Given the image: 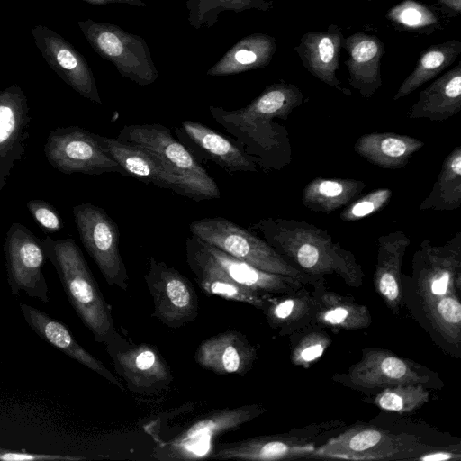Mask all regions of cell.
<instances>
[{"mask_svg":"<svg viewBox=\"0 0 461 461\" xmlns=\"http://www.w3.org/2000/svg\"><path fill=\"white\" fill-rule=\"evenodd\" d=\"M304 98L295 85L279 82L267 86L245 107L230 111L210 105L209 112L257 166L280 170L290 161V145L285 128L276 120H287Z\"/></svg>","mask_w":461,"mask_h":461,"instance_id":"1","label":"cell"},{"mask_svg":"<svg viewBox=\"0 0 461 461\" xmlns=\"http://www.w3.org/2000/svg\"><path fill=\"white\" fill-rule=\"evenodd\" d=\"M249 229L291 265L314 279L334 276L350 287L363 285L364 271L355 255L319 226L295 219L268 217L252 223Z\"/></svg>","mask_w":461,"mask_h":461,"instance_id":"2","label":"cell"},{"mask_svg":"<svg viewBox=\"0 0 461 461\" xmlns=\"http://www.w3.org/2000/svg\"><path fill=\"white\" fill-rule=\"evenodd\" d=\"M46 258L53 265L71 306L95 341L106 344L116 333L107 304L83 253L71 238L42 240Z\"/></svg>","mask_w":461,"mask_h":461,"instance_id":"3","label":"cell"},{"mask_svg":"<svg viewBox=\"0 0 461 461\" xmlns=\"http://www.w3.org/2000/svg\"><path fill=\"white\" fill-rule=\"evenodd\" d=\"M438 447L413 434L360 424L328 438L309 459L417 460Z\"/></svg>","mask_w":461,"mask_h":461,"instance_id":"4","label":"cell"},{"mask_svg":"<svg viewBox=\"0 0 461 461\" xmlns=\"http://www.w3.org/2000/svg\"><path fill=\"white\" fill-rule=\"evenodd\" d=\"M192 235L261 270L295 278L312 285L317 280L291 265L254 232L222 218H203L190 223Z\"/></svg>","mask_w":461,"mask_h":461,"instance_id":"5","label":"cell"},{"mask_svg":"<svg viewBox=\"0 0 461 461\" xmlns=\"http://www.w3.org/2000/svg\"><path fill=\"white\" fill-rule=\"evenodd\" d=\"M346 425L339 420L313 423L288 432L223 443L212 457L221 460L280 461L309 459L316 448Z\"/></svg>","mask_w":461,"mask_h":461,"instance_id":"6","label":"cell"},{"mask_svg":"<svg viewBox=\"0 0 461 461\" xmlns=\"http://www.w3.org/2000/svg\"><path fill=\"white\" fill-rule=\"evenodd\" d=\"M77 25L93 50L114 65L123 77L141 86L157 80L158 69L141 36L116 24L92 19L78 21Z\"/></svg>","mask_w":461,"mask_h":461,"instance_id":"7","label":"cell"},{"mask_svg":"<svg viewBox=\"0 0 461 461\" xmlns=\"http://www.w3.org/2000/svg\"><path fill=\"white\" fill-rule=\"evenodd\" d=\"M117 139L155 153L199 194L202 201L220 197L221 192L214 179L166 126L158 123L125 125L119 131Z\"/></svg>","mask_w":461,"mask_h":461,"instance_id":"8","label":"cell"},{"mask_svg":"<svg viewBox=\"0 0 461 461\" xmlns=\"http://www.w3.org/2000/svg\"><path fill=\"white\" fill-rule=\"evenodd\" d=\"M338 383L359 391L383 390L402 384H422L437 387L441 384L438 374L411 359L375 348L362 350L360 359L347 374L337 375Z\"/></svg>","mask_w":461,"mask_h":461,"instance_id":"9","label":"cell"},{"mask_svg":"<svg viewBox=\"0 0 461 461\" xmlns=\"http://www.w3.org/2000/svg\"><path fill=\"white\" fill-rule=\"evenodd\" d=\"M402 286L416 294L418 303L461 291V232L441 246L421 241L412 258V276L402 274Z\"/></svg>","mask_w":461,"mask_h":461,"instance_id":"10","label":"cell"},{"mask_svg":"<svg viewBox=\"0 0 461 461\" xmlns=\"http://www.w3.org/2000/svg\"><path fill=\"white\" fill-rule=\"evenodd\" d=\"M80 240L109 285L123 291L129 276L120 253V230L114 221L101 207L83 203L72 208Z\"/></svg>","mask_w":461,"mask_h":461,"instance_id":"11","label":"cell"},{"mask_svg":"<svg viewBox=\"0 0 461 461\" xmlns=\"http://www.w3.org/2000/svg\"><path fill=\"white\" fill-rule=\"evenodd\" d=\"M43 151L49 164L63 174L120 173L125 176L121 166L98 142L96 133L79 126L59 127L51 131Z\"/></svg>","mask_w":461,"mask_h":461,"instance_id":"12","label":"cell"},{"mask_svg":"<svg viewBox=\"0 0 461 461\" xmlns=\"http://www.w3.org/2000/svg\"><path fill=\"white\" fill-rule=\"evenodd\" d=\"M144 280L153 300V316L164 325L176 329L197 317L199 302L194 287L177 269L150 256Z\"/></svg>","mask_w":461,"mask_h":461,"instance_id":"13","label":"cell"},{"mask_svg":"<svg viewBox=\"0 0 461 461\" xmlns=\"http://www.w3.org/2000/svg\"><path fill=\"white\" fill-rule=\"evenodd\" d=\"M7 282L11 292L50 303L49 287L43 274L46 255L42 240L28 228L13 222L4 243Z\"/></svg>","mask_w":461,"mask_h":461,"instance_id":"14","label":"cell"},{"mask_svg":"<svg viewBox=\"0 0 461 461\" xmlns=\"http://www.w3.org/2000/svg\"><path fill=\"white\" fill-rule=\"evenodd\" d=\"M104 346L130 391L141 394L161 393L173 381L170 367L156 346L131 343L118 332Z\"/></svg>","mask_w":461,"mask_h":461,"instance_id":"15","label":"cell"},{"mask_svg":"<svg viewBox=\"0 0 461 461\" xmlns=\"http://www.w3.org/2000/svg\"><path fill=\"white\" fill-rule=\"evenodd\" d=\"M96 139L107 154L132 176L147 185L169 189L194 201L199 194L171 170L155 153L140 146L96 133Z\"/></svg>","mask_w":461,"mask_h":461,"instance_id":"16","label":"cell"},{"mask_svg":"<svg viewBox=\"0 0 461 461\" xmlns=\"http://www.w3.org/2000/svg\"><path fill=\"white\" fill-rule=\"evenodd\" d=\"M32 33L53 71L80 95L102 104L93 71L85 57L65 38L44 25L34 26Z\"/></svg>","mask_w":461,"mask_h":461,"instance_id":"17","label":"cell"},{"mask_svg":"<svg viewBox=\"0 0 461 461\" xmlns=\"http://www.w3.org/2000/svg\"><path fill=\"white\" fill-rule=\"evenodd\" d=\"M32 115L23 90L0 86V180L7 181L26 154Z\"/></svg>","mask_w":461,"mask_h":461,"instance_id":"18","label":"cell"},{"mask_svg":"<svg viewBox=\"0 0 461 461\" xmlns=\"http://www.w3.org/2000/svg\"><path fill=\"white\" fill-rule=\"evenodd\" d=\"M185 255L187 265L204 293L263 310L269 294L255 292L235 283L218 264L202 240L194 235L188 237L185 241Z\"/></svg>","mask_w":461,"mask_h":461,"instance_id":"19","label":"cell"},{"mask_svg":"<svg viewBox=\"0 0 461 461\" xmlns=\"http://www.w3.org/2000/svg\"><path fill=\"white\" fill-rule=\"evenodd\" d=\"M175 133L197 158L210 160L229 173L256 172L257 164L235 141L203 123L185 120Z\"/></svg>","mask_w":461,"mask_h":461,"instance_id":"20","label":"cell"},{"mask_svg":"<svg viewBox=\"0 0 461 461\" xmlns=\"http://www.w3.org/2000/svg\"><path fill=\"white\" fill-rule=\"evenodd\" d=\"M344 36L337 24H330L325 31L304 33L294 47L303 66L313 77L350 96L351 92L344 88L337 77L339 68L340 51Z\"/></svg>","mask_w":461,"mask_h":461,"instance_id":"21","label":"cell"},{"mask_svg":"<svg viewBox=\"0 0 461 461\" xmlns=\"http://www.w3.org/2000/svg\"><path fill=\"white\" fill-rule=\"evenodd\" d=\"M258 352L245 335L228 330L203 340L194 354L203 369L220 375H244L252 367Z\"/></svg>","mask_w":461,"mask_h":461,"instance_id":"22","label":"cell"},{"mask_svg":"<svg viewBox=\"0 0 461 461\" xmlns=\"http://www.w3.org/2000/svg\"><path fill=\"white\" fill-rule=\"evenodd\" d=\"M410 238L401 230L380 235L374 272V287L386 307L398 315L403 301L402 266Z\"/></svg>","mask_w":461,"mask_h":461,"instance_id":"23","label":"cell"},{"mask_svg":"<svg viewBox=\"0 0 461 461\" xmlns=\"http://www.w3.org/2000/svg\"><path fill=\"white\" fill-rule=\"evenodd\" d=\"M342 48L348 54L345 65L349 74V85L363 97H372L383 84L384 42L375 35L357 32L343 39Z\"/></svg>","mask_w":461,"mask_h":461,"instance_id":"24","label":"cell"},{"mask_svg":"<svg viewBox=\"0 0 461 461\" xmlns=\"http://www.w3.org/2000/svg\"><path fill=\"white\" fill-rule=\"evenodd\" d=\"M20 309L28 326L44 341L95 372L121 390H124V386L118 378L76 340L65 324L29 304L21 303Z\"/></svg>","mask_w":461,"mask_h":461,"instance_id":"25","label":"cell"},{"mask_svg":"<svg viewBox=\"0 0 461 461\" xmlns=\"http://www.w3.org/2000/svg\"><path fill=\"white\" fill-rule=\"evenodd\" d=\"M314 307L312 324L339 330H356L372 323L369 309L351 296L330 291L325 278L312 285Z\"/></svg>","mask_w":461,"mask_h":461,"instance_id":"26","label":"cell"},{"mask_svg":"<svg viewBox=\"0 0 461 461\" xmlns=\"http://www.w3.org/2000/svg\"><path fill=\"white\" fill-rule=\"evenodd\" d=\"M461 111V63L435 79L420 91L409 109V119L448 120Z\"/></svg>","mask_w":461,"mask_h":461,"instance_id":"27","label":"cell"},{"mask_svg":"<svg viewBox=\"0 0 461 461\" xmlns=\"http://www.w3.org/2000/svg\"><path fill=\"white\" fill-rule=\"evenodd\" d=\"M424 144L421 140L406 134L370 132L357 140L354 151L384 169H400L409 163Z\"/></svg>","mask_w":461,"mask_h":461,"instance_id":"28","label":"cell"},{"mask_svg":"<svg viewBox=\"0 0 461 461\" xmlns=\"http://www.w3.org/2000/svg\"><path fill=\"white\" fill-rule=\"evenodd\" d=\"M205 246L226 274L248 289L264 294L282 295L293 294L306 285L291 276L261 270L207 243Z\"/></svg>","mask_w":461,"mask_h":461,"instance_id":"29","label":"cell"},{"mask_svg":"<svg viewBox=\"0 0 461 461\" xmlns=\"http://www.w3.org/2000/svg\"><path fill=\"white\" fill-rule=\"evenodd\" d=\"M276 50V39L266 33H252L238 41L206 72L208 76H230L263 68Z\"/></svg>","mask_w":461,"mask_h":461,"instance_id":"30","label":"cell"},{"mask_svg":"<svg viewBox=\"0 0 461 461\" xmlns=\"http://www.w3.org/2000/svg\"><path fill=\"white\" fill-rule=\"evenodd\" d=\"M314 307L312 291L306 285L290 294L267 295L262 312L268 325L281 336L312 324Z\"/></svg>","mask_w":461,"mask_h":461,"instance_id":"31","label":"cell"},{"mask_svg":"<svg viewBox=\"0 0 461 461\" xmlns=\"http://www.w3.org/2000/svg\"><path fill=\"white\" fill-rule=\"evenodd\" d=\"M366 186L352 178L316 177L303 188L302 202L310 211L329 214L357 198Z\"/></svg>","mask_w":461,"mask_h":461,"instance_id":"32","label":"cell"},{"mask_svg":"<svg viewBox=\"0 0 461 461\" xmlns=\"http://www.w3.org/2000/svg\"><path fill=\"white\" fill-rule=\"evenodd\" d=\"M266 409L259 404H250L235 409L212 411L196 420L173 440V444L187 446L205 441L222 433L236 429L242 424L261 415Z\"/></svg>","mask_w":461,"mask_h":461,"instance_id":"33","label":"cell"},{"mask_svg":"<svg viewBox=\"0 0 461 461\" xmlns=\"http://www.w3.org/2000/svg\"><path fill=\"white\" fill-rule=\"evenodd\" d=\"M418 314L449 348L460 349L461 303L459 293L418 303Z\"/></svg>","mask_w":461,"mask_h":461,"instance_id":"34","label":"cell"},{"mask_svg":"<svg viewBox=\"0 0 461 461\" xmlns=\"http://www.w3.org/2000/svg\"><path fill=\"white\" fill-rule=\"evenodd\" d=\"M461 54V41L449 40L427 48L420 56L412 72L402 81L393 99L405 97L423 84L433 79Z\"/></svg>","mask_w":461,"mask_h":461,"instance_id":"35","label":"cell"},{"mask_svg":"<svg viewBox=\"0 0 461 461\" xmlns=\"http://www.w3.org/2000/svg\"><path fill=\"white\" fill-rule=\"evenodd\" d=\"M461 205V147L456 146L443 160L429 195L419 210L454 211Z\"/></svg>","mask_w":461,"mask_h":461,"instance_id":"36","label":"cell"},{"mask_svg":"<svg viewBox=\"0 0 461 461\" xmlns=\"http://www.w3.org/2000/svg\"><path fill=\"white\" fill-rule=\"evenodd\" d=\"M185 5L190 26L199 30L212 27L220 14L225 11H269L273 8V0H187Z\"/></svg>","mask_w":461,"mask_h":461,"instance_id":"37","label":"cell"},{"mask_svg":"<svg viewBox=\"0 0 461 461\" xmlns=\"http://www.w3.org/2000/svg\"><path fill=\"white\" fill-rule=\"evenodd\" d=\"M385 17L399 31L425 35L438 30L441 22L434 9L415 0H403L393 5Z\"/></svg>","mask_w":461,"mask_h":461,"instance_id":"38","label":"cell"},{"mask_svg":"<svg viewBox=\"0 0 461 461\" xmlns=\"http://www.w3.org/2000/svg\"><path fill=\"white\" fill-rule=\"evenodd\" d=\"M291 362L308 368L318 360L331 344V338L324 328L310 324L289 335Z\"/></svg>","mask_w":461,"mask_h":461,"instance_id":"39","label":"cell"},{"mask_svg":"<svg viewBox=\"0 0 461 461\" xmlns=\"http://www.w3.org/2000/svg\"><path fill=\"white\" fill-rule=\"evenodd\" d=\"M429 397L428 387L422 384H402L380 390L373 403L383 411L403 414L419 410Z\"/></svg>","mask_w":461,"mask_h":461,"instance_id":"40","label":"cell"},{"mask_svg":"<svg viewBox=\"0 0 461 461\" xmlns=\"http://www.w3.org/2000/svg\"><path fill=\"white\" fill-rule=\"evenodd\" d=\"M392 194V190L386 187L372 190L346 205L339 217L346 222L362 220L384 209L390 203Z\"/></svg>","mask_w":461,"mask_h":461,"instance_id":"41","label":"cell"},{"mask_svg":"<svg viewBox=\"0 0 461 461\" xmlns=\"http://www.w3.org/2000/svg\"><path fill=\"white\" fill-rule=\"evenodd\" d=\"M26 206L34 221L46 233L58 232L63 227L59 212L46 201L32 199L27 203Z\"/></svg>","mask_w":461,"mask_h":461,"instance_id":"42","label":"cell"},{"mask_svg":"<svg viewBox=\"0 0 461 461\" xmlns=\"http://www.w3.org/2000/svg\"><path fill=\"white\" fill-rule=\"evenodd\" d=\"M85 457L61 454H39L12 450L0 447V460L3 461H79Z\"/></svg>","mask_w":461,"mask_h":461,"instance_id":"43","label":"cell"},{"mask_svg":"<svg viewBox=\"0 0 461 461\" xmlns=\"http://www.w3.org/2000/svg\"><path fill=\"white\" fill-rule=\"evenodd\" d=\"M461 458V447L460 445L457 447H440L426 452L420 456L417 460L419 461H444V460H460Z\"/></svg>","mask_w":461,"mask_h":461,"instance_id":"44","label":"cell"},{"mask_svg":"<svg viewBox=\"0 0 461 461\" xmlns=\"http://www.w3.org/2000/svg\"><path fill=\"white\" fill-rule=\"evenodd\" d=\"M441 11L449 16L461 14V0H437Z\"/></svg>","mask_w":461,"mask_h":461,"instance_id":"45","label":"cell"},{"mask_svg":"<svg viewBox=\"0 0 461 461\" xmlns=\"http://www.w3.org/2000/svg\"><path fill=\"white\" fill-rule=\"evenodd\" d=\"M86 3L95 5H103L107 4H127L130 5L137 6V7H146L147 4L143 0H83Z\"/></svg>","mask_w":461,"mask_h":461,"instance_id":"46","label":"cell"},{"mask_svg":"<svg viewBox=\"0 0 461 461\" xmlns=\"http://www.w3.org/2000/svg\"><path fill=\"white\" fill-rule=\"evenodd\" d=\"M7 181L0 180V192L6 185Z\"/></svg>","mask_w":461,"mask_h":461,"instance_id":"47","label":"cell"},{"mask_svg":"<svg viewBox=\"0 0 461 461\" xmlns=\"http://www.w3.org/2000/svg\"><path fill=\"white\" fill-rule=\"evenodd\" d=\"M368 1H372V0H368Z\"/></svg>","mask_w":461,"mask_h":461,"instance_id":"48","label":"cell"}]
</instances>
